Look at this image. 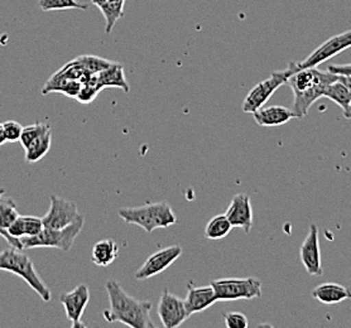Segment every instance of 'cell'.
Returning a JSON list of instances; mask_svg holds the SVG:
<instances>
[{"instance_id": "obj_1", "label": "cell", "mask_w": 351, "mask_h": 328, "mask_svg": "<svg viewBox=\"0 0 351 328\" xmlns=\"http://www.w3.org/2000/svg\"><path fill=\"white\" fill-rule=\"evenodd\" d=\"M105 288L109 297V310L105 311V320L109 323L120 322L130 328H153L151 320L152 303L139 301L121 288L117 280L106 281Z\"/></svg>"}, {"instance_id": "obj_2", "label": "cell", "mask_w": 351, "mask_h": 328, "mask_svg": "<svg viewBox=\"0 0 351 328\" xmlns=\"http://www.w3.org/2000/svg\"><path fill=\"white\" fill-rule=\"evenodd\" d=\"M339 75L322 71L319 67L300 70L288 77L287 82L293 92L292 112L297 119H304L310 112L312 105L319 97H324V91L331 82L337 80Z\"/></svg>"}, {"instance_id": "obj_3", "label": "cell", "mask_w": 351, "mask_h": 328, "mask_svg": "<svg viewBox=\"0 0 351 328\" xmlns=\"http://www.w3.org/2000/svg\"><path fill=\"white\" fill-rule=\"evenodd\" d=\"M118 215L124 223L136 225L147 232L166 229L177 223L173 210L166 202L147 203L138 207L120 208Z\"/></svg>"}, {"instance_id": "obj_4", "label": "cell", "mask_w": 351, "mask_h": 328, "mask_svg": "<svg viewBox=\"0 0 351 328\" xmlns=\"http://www.w3.org/2000/svg\"><path fill=\"white\" fill-rule=\"evenodd\" d=\"M0 270L16 274L40 297L42 301H51V290L48 289L46 283L40 279L32 260L24 254L23 250L10 247L0 251Z\"/></svg>"}, {"instance_id": "obj_5", "label": "cell", "mask_w": 351, "mask_h": 328, "mask_svg": "<svg viewBox=\"0 0 351 328\" xmlns=\"http://www.w3.org/2000/svg\"><path fill=\"white\" fill-rule=\"evenodd\" d=\"M85 225V217L81 216L71 225L66 226L64 229H47L43 227V230L28 238H22L21 242L23 249L33 248H55L60 249L62 251H70L76 240V238L80 235Z\"/></svg>"}, {"instance_id": "obj_6", "label": "cell", "mask_w": 351, "mask_h": 328, "mask_svg": "<svg viewBox=\"0 0 351 328\" xmlns=\"http://www.w3.org/2000/svg\"><path fill=\"white\" fill-rule=\"evenodd\" d=\"M217 302L256 299L262 297L263 283L258 278H223L211 281Z\"/></svg>"}, {"instance_id": "obj_7", "label": "cell", "mask_w": 351, "mask_h": 328, "mask_svg": "<svg viewBox=\"0 0 351 328\" xmlns=\"http://www.w3.org/2000/svg\"><path fill=\"white\" fill-rule=\"evenodd\" d=\"M350 47L351 29H349L346 32L336 34L330 40H325L321 46L312 52L310 56L304 58V61L291 62L288 64V67L292 71V75L300 70H304V68L319 67V64L326 62L332 57L337 56L339 53H341L345 49H350Z\"/></svg>"}, {"instance_id": "obj_8", "label": "cell", "mask_w": 351, "mask_h": 328, "mask_svg": "<svg viewBox=\"0 0 351 328\" xmlns=\"http://www.w3.org/2000/svg\"><path fill=\"white\" fill-rule=\"evenodd\" d=\"M291 75H292V71L289 70V67L287 66V68L276 71V73H271L269 77H267L265 80L256 84V86L247 92V97L243 101V105H241L243 112H247V114H253L258 109H261L262 106L267 104V101L273 97V94L283 84L287 82L288 77Z\"/></svg>"}, {"instance_id": "obj_9", "label": "cell", "mask_w": 351, "mask_h": 328, "mask_svg": "<svg viewBox=\"0 0 351 328\" xmlns=\"http://www.w3.org/2000/svg\"><path fill=\"white\" fill-rule=\"evenodd\" d=\"M82 216L76 203L71 200L51 196V206L47 214L42 217L43 226L47 229H64Z\"/></svg>"}, {"instance_id": "obj_10", "label": "cell", "mask_w": 351, "mask_h": 328, "mask_svg": "<svg viewBox=\"0 0 351 328\" xmlns=\"http://www.w3.org/2000/svg\"><path fill=\"white\" fill-rule=\"evenodd\" d=\"M182 253L184 250L180 245H171L168 248L160 249L141 265V268L134 273V278L136 280L151 279L154 275L167 270L182 255Z\"/></svg>"}, {"instance_id": "obj_11", "label": "cell", "mask_w": 351, "mask_h": 328, "mask_svg": "<svg viewBox=\"0 0 351 328\" xmlns=\"http://www.w3.org/2000/svg\"><path fill=\"white\" fill-rule=\"evenodd\" d=\"M157 312L162 325L166 328L180 327L184 322L190 318L186 311L184 299L165 289L158 302Z\"/></svg>"}, {"instance_id": "obj_12", "label": "cell", "mask_w": 351, "mask_h": 328, "mask_svg": "<svg viewBox=\"0 0 351 328\" xmlns=\"http://www.w3.org/2000/svg\"><path fill=\"white\" fill-rule=\"evenodd\" d=\"M90 301V292L86 284H79L76 288L60 297L67 318L71 320L72 328L85 327L81 322Z\"/></svg>"}, {"instance_id": "obj_13", "label": "cell", "mask_w": 351, "mask_h": 328, "mask_svg": "<svg viewBox=\"0 0 351 328\" xmlns=\"http://www.w3.org/2000/svg\"><path fill=\"white\" fill-rule=\"evenodd\" d=\"M300 257L304 264L306 272L312 277H321L324 274L321 264V250H319V227L311 224L307 236L304 239L301 249Z\"/></svg>"}, {"instance_id": "obj_14", "label": "cell", "mask_w": 351, "mask_h": 328, "mask_svg": "<svg viewBox=\"0 0 351 328\" xmlns=\"http://www.w3.org/2000/svg\"><path fill=\"white\" fill-rule=\"evenodd\" d=\"M232 227H239L245 234L252 231L253 227V207L250 197L245 193L234 194L228 211L225 212Z\"/></svg>"}, {"instance_id": "obj_15", "label": "cell", "mask_w": 351, "mask_h": 328, "mask_svg": "<svg viewBox=\"0 0 351 328\" xmlns=\"http://www.w3.org/2000/svg\"><path fill=\"white\" fill-rule=\"evenodd\" d=\"M184 302L186 311L191 317L195 313L206 311L213 304L217 302V299L211 284L208 287H196L190 281L187 284V296L184 298Z\"/></svg>"}, {"instance_id": "obj_16", "label": "cell", "mask_w": 351, "mask_h": 328, "mask_svg": "<svg viewBox=\"0 0 351 328\" xmlns=\"http://www.w3.org/2000/svg\"><path fill=\"white\" fill-rule=\"evenodd\" d=\"M253 116L259 127H280L295 118L292 109L280 105L262 106L256 112H253Z\"/></svg>"}, {"instance_id": "obj_17", "label": "cell", "mask_w": 351, "mask_h": 328, "mask_svg": "<svg viewBox=\"0 0 351 328\" xmlns=\"http://www.w3.org/2000/svg\"><path fill=\"white\" fill-rule=\"evenodd\" d=\"M90 84L95 85L96 88L103 90L104 88H118L123 91L129 92V84L124 76V68L119 64H110L108 68L101 73H95L91 76Z\"/></svg>"}, {"instance_id": "obj_18", "label": "cell", "mask_w": 351, "mask_h": 328, "mask_svg": "<svg viewBox=\"0 0 351 328\" xmlns=\"http://www.w3.org/2000/svg\"><path fill=\"white\" fill-rule=\"evenodd\" d=\"M3 194L4 193H0V236L4 238L12 248L24 250L21 240L12 238L8 232L10 225L19 216L16 208V202L10 199H4Z\"/></svg>"}, {"instance_id": "obj_19", "label": "cell", "mask_w": 351, "mask_h": 328, "mask_svg": "<svg viewBox=\"0 0 351 328\" xmlns=\"http://www.w3.org/2000/svg\"><path fill=\"white\" fill-rule=\"evenodd\" d=\"M312 297L324 304L341 303L346 299H351V290L337 283H324L312 290Z\"/></svg>"}, {"instance_id": "obj_20", "label": "cell", "mask_w": 351, "mask_h": 328, "mask_svg": "<svg viewBox=\"0 0 351 328\" xmlns=\"http://www.w3.org/2000/svg\"><path fill=\"white\" fill-rule=\"evenodd\" d=\"M101 10L105 19V32L110 34L117 22L124 16L125 0H91Z\"/></svg>"}, {"instance_id": "obj_21", "label": "cell", "mask_w": 351, "mask_h": 328, "mask_svg": "<svg viewBox=\"0 0 351 328\" xmlns=\"http://www.w3.org/2000/svg\"><path fill=\"white\" fill-rule=\"evenodd\" d=\"M42 217L19 216L16 217L14 223L8 229L9 235L14 239H22L28 236H34L43 230Z\"/></svg>"}, {"instance_id": "obj_22", "label": "cell", "mask_w": 351, "mask_h": 328, "mask_svg": "<svg viewBox=\"0 0 351 328\" xmlns=\"http://www.w3.org/2000/svg\"><path fill=\"white\" fill-rule=\"evenodd\" d=\"M119 256V247L112 239H105L96 242L93 248L91 262L97 266H108Z\"/></svg>"}, {"instance_id": "obj_23", "label": "cell", "mask_w": 351, "mask_h": 328, "mask_svg": "<svg viewBox=\"0 0 351 328\" xmlns=\"http://www.w3.org/2000/svg\"><path fill=\"white\" fill-rule=\"evenodd\" d=\"M52 144V129L48 130L43 136H38L36 140H33L31 144L28 145L25 151V162L27 163H36L42 160L51 149Z\"/></svg>"}, {"instance_id": "obj_24", "label": "cell", "mask_w": 351, "mask_h": 328, "mask_svg": "<svg viewBox=\"0 0 351 328\" xmlns=\"http://www.w3.org/2000/svg\"><path fill=\"white\" fill-rule=\"evenodd\" d=\"M324 97H328L331 101H334L345 112L351 103L350 88H348L343 81L340 80V76H339L337 80L331 82L328 88H325Z\"/></svg>"}, {"instance_id": "obj_25", "label": "cell", "mask_w": 351, "mask_h": 328, "mask_svg": "<svg viewBox=\"0 0 351 328\" xmlns=\"http://www.w3.org/2000/svg\"><path fill=\"white\" fill-rule=\"evenodd\" d=\"M232 225L225 214L216 215L205 227V236L208 240H221L232 231Z\"/></svg>"}, {"instance_id": "obj_26", "label": "cell", "mask_w": 351, "mask_h": 328, "mask_svg": "<svg viewBox=\"0 0 351 328\" xmlns=\"http://www.w3.org/2000/svg\"><path fill=\"white\" fill-rule=\"evenodd\" d=\"M38 5L43 12L52 10H67V9H79L86 10L88 5L81 4L77 0H40Z\"/></svg>"}, {"instance_id": "obj_27", "label": "cell", "mask_w": 351, "mask_h": 328, "mask_svg": "<svg viewBox=\"0 0 351 328\" xmlns=\"http://www.w3.org/2000/svg\"><path fill=\"white\" fill-rule=\"evenodd\" d=\"M51 129H52V127L49 124H46V123H36L32 125H28V127L23 128L19 142L25 149L28 145L32 143L33 140H36L38 136H43Z\"/></svg>"}, {"instance_id": "obj_28", "label": "cell", "mask_w": 351, "mask_h": 328, "mask_svg": "<svg viewBox=\"0 0 351 328\" xmlns=\"http://www.w3.org/2000/svg\"><path fill=\"white\" fill-rule=\"evenodd\" d=\"M76 60L82 66L85 73H88V75L101 73L103 70L108 68L110 64H112V61L103 60V58H99L96 56H81L76 58Z\"/></svg>"}, {"instance_id": "obj_29", "label": "cell", "mask_w": 351, "mask_h": 328, "mask_svg": "<svg viewBox=\"0 0 351 328\" xmlns=\"http://www.w3.org/2000/svg\"><path fill=\"white\" fill-rule=\"evenodd\" d=\"M3 131H4L7 143H16V142H19V139H21L23 127L18 121H5L3 124Z\"/></svg>"}, {"instance_id": "obj_30", "label": "cell", "mask_w": 351, "mask_h": 328, "mask_svg": "<svg viewBox=\"0 0 351 328\" xmlns=\"http://www.w3.org/2000/svg\"><path fill=\"white\" fill-rule=\"evenodd\" d=\"M223 322L228 328H247L249 320L247 316L240 312H230L223 314Z\"/></svg>"}, {"instance_id": "obj_31", "label": "cell", "mask_w": 351, "mask_h": 328, "mask_svg": "<svg viewBox=\"0 0 351 328\" xmlns=\"http://www.w3.org/2000/svg\"><path fill=\"white\" fill-rule=\"evenodd\" d=\"M100 91H101V90L96 88L94 85L82 84L80 92L77 94L76 100L80 101L81 104H88V103H91L94 99H96V95H97Z\"/></svg>"}, {"instance_id": "obj_32", "label": "cell", "mask_w": 351, "mask_h": 328, "mask_svg": "<svg viewBox=\"0 0 351 328\" xmlns=\"http://www.w3.org/2000/svg\"><path fill=\"white\" fill-rule=\"evenodd\" d=\"M330 73H337V75H348L351 76V64H330L328 68Z\"/></svg>"}, {"instance_id": "obj_33", "label": "cell", "mask_w": 351, "mask_h": 328, "mask_svg": "<svg viewBox=\"0 0 351 328\" xmlns=\"http://www.w3.org/2000/svg\"><path fill=\"white\" fill-rule=\"evenodd\" d=\"M7 143L5 140V136H4V131H3V124H0V145Z\"/></svg>"}, {"instance_id": "obj_34", "label": "cell", "mask_w": 351, "mask_h": 328, "mask_svg": "<svg viewBox=\"0 0 351 328\" xmlns=\"http://www.w3.org/2000/svg\"><path fill=\"white\" fill-rule=\"evenodd\" d=\"M343 116H345L346 119H351V103L350 105H349V108L343 112Z\"/></svg>"}, {"instance_id": "obj_35", "label": "cell", "mask_w": 351, "mask_h": 328, "mask_svg": "<svg viewBox=\"0 0 351 328\" xmlns=\"http://www.w3.org/2000/svg\"><path fill=\"white\" fill-rule=\"evenodd\" d=\"M0 193H4V190H3V188H0Z\"/></svg>"}]
</instances>
